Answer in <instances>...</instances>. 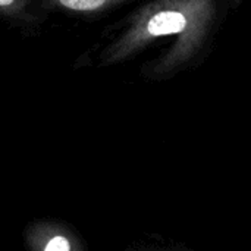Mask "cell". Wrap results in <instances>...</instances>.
<instances>
[{"mask_svg": "<svg viewBox=\"0 0 251 251\" xmlns=\"http://www.w3.org/2000/svg\"><path fill=\"white\" fill-rule=\"evenodd\" d=\"M204 10V0H171L150 4L131 19L126 29L106 47L100 60L103 65L119 63L146 47L153 38L196 34V28L203 26Z\"/></svg>", "mask_w": 251, "mask_h": 251, "instance_id": "1", "label": "cell"}, {"mask_svg": "<svg viewBox=\"0 0 251 251\" xmlns=\"http://www.w3.org/2000/svg\"><path fill=\"white\" fill-rule=\"evenodd\" d=\"M51 10L71 15H96L110 10L126 0H35Z\"/></svg>", "mask_w": 251, "mask_h": 251, "instance_id": "2", "label": "cell"}, {"mask_svg": "<svg viewBox=\"0 0 251 251\" xmlns=\"http://www.w3.org/2000/svg\"><path fill=\"white\" fill-rule=\"evenodd\" d=\"M35 0H0V16L24 25H35L38 22V12Z\"/></svg>", "mask_w": 251, "mask_h": 251, "instance_id": "3", "label": "cell"}, {"mask_svg": "<svg viewBox=\"0 0 251 251\" xmlns=\"http://www.w3.org/2000/svg\"><path fill=\"white\" fill-rule=\"evenodd\" d=\"M44 251H71V244L63 237H54L47 243Z\"/></svg>", "mask_w": 251, "mask_h": 251, "instance_id": "4", "label": "cell"}]
</instances>
